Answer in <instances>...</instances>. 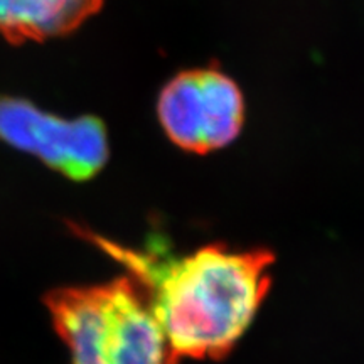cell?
<instances>
[{
    "instance_id": "1",
    "label": "cell",
    "mask_w": 364,
    "mask_h": 364,
    "mask_svg": "<svg viewBox=\"0 0 364 364\" xmlns=\"http://www.w3.org/2000/svg\"><path fill=\"white\" fill-rule=\"evenodd\" d=\"M75 231L130 272L177 361L230 353L272 285L273 255L265 250L211 245L177 257L164 247L134 250L85 228Z\"/></svg>"
},
{
    "instance_id": "2",
    "label": "cell",
    "mask_w": 364,
    "mask_h": 364,
    "mask_svg": "<svg viewBox=\"0 0 364 364\" xmlns=\"http://www.w3.org/2000/svg\"><path fill=\"white\" fill-rule=\"evenodd\" d=\"M71 364H176L140 287L129 277L66 287L44 299Z\"/></svg>"
},
{
    "instance_id": "3",
    "label": "cell",
    "mask_w": 364,
    "mask_h": 364,
    "mask_svg": "<svg viewBox=\"0 0 364 364\" xmlns=\"http://www.w3.org/2000/svg\"><path fill=\"white\" fill-rule=\"evenodd\" d=\"M157 113L172 142L189 152L206 154L238 136L245 102L230 76L204 68L181 73L164 86Z\"/></svg>"
},
{
    "instance_id": "4",
    "label": "cell",
    "mask_w": 364,
    "mask_h": 364,
    "mask_svg": "<svg viewBox=\"0 0 364 364\" xmlns=\"http://www.w3.org/2000/svg\"><path fill=\"white\" fill-rule=\"evenodd\" d=\"M0 139L76 181L93 177L108 159L107 130L97 118L66 120L22 98L0 97Z\"/></svg>"
},
{
    "instance_id": "5",
    "label": "cell",
    "mask_w": 364,
    "mask_h": 364,
    "mask_svg": "<svg viewBox=\"0 0 364 364\" xmlns=\"http://www.w3.org/2000/svg\"><path fill=\"white\" fill-rule=\"evenodd\" d=\"M103 0H0V38L19 44L71 33Z\"/></svg>"
}]
</instances>
